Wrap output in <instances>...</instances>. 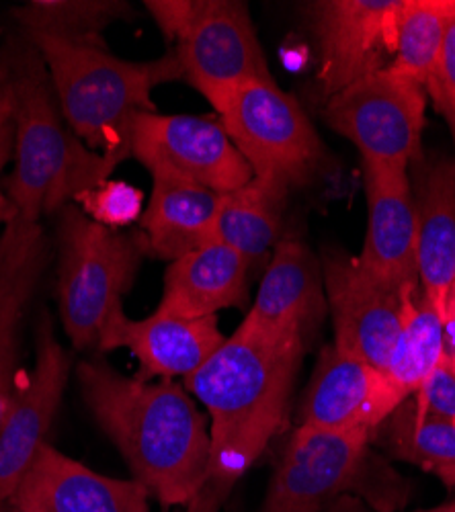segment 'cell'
<instances>
[{"label": "cell", "mask_w": 455, "mask_h": 512, "mask_svg": "<svg viewBox=\"0 0 455 512\" xmlns=\"http://www.w3.org/2000/svg\"><path fill=\"white\" fill-rule=\"evenodd\" d=\"M447 308H453L455 310V285L451 287V293H449V297H447ZM445 308V310H447Z\"/></svg>", "instance_id": "obj_38"}, {"label": "cell", "mask_w": 455, "mask_h": 512, "mask_svg": "<svg viewBox=\"0 0 455 512\" xmlns=\"http://www.w3.org/2000/svg\"><path fill=\"white\" fill-rule=\"evenodd\" d=\"M417 267L419 285L441 320L455 285V164L437 158L419 173Z\"/></svg>", "instance_id": "obj_21"}, {"label": "cell", "mask_w": 455, "mask_h": 512, "mask_svg": "<svg viewBox=\"0 0 455 512\" xmlns=\"http://www.w3.org/2000/svg\"><path fill=\"white\" fill-rule=\"evenodd\" d=\"M224 340L216 316L183 318L156 310L144 320H132L123 306H117L99 330L97 349H128L142 365V379H169L197 371L224 345Z\"/></svg>", "instance_id": "obj_15"}, {"label": "cell", "mask_w": 455, "mask_h": 512, "mask_svg": "<svg viewBox=\"0 0 455 512\" xmlns=\"http://www.w3.org/2000/svg\"><path fill=\"white\" fill-rule=\"evenodd\" d=\"M5 82V70H3V66H0V84Z\"/></svg>", "instance_id": "obj_39"}, {"label": "cell", "mask_w": 455, "mask_h": 512, "mask_svg": "<svg viewBox=\"0 0 455 512\" xmlns=\"http://www.w3.org/2000/svg\"><path fill=\"white\" fill-rule=\"evenodd\" d=\"M415 408L429 416L455 422V367L445 359L419 390Z\"/></svg>", "instance_id": "obj_29"}, {"label": "cell", "mask_w": 455, "mask_h": 512, "mask_svg": "<svg viewBox=\"0 0 455 512\" xmlns=\"http://www.w3.org/2000/svg\"><path fill=\"white\" fill-rule=\"evenodd\" d=\"M44 58L60 109L72 132L117 164L130 156L134 117L156 111L152 91L183 78L175 52L150 62L111 56L105 46L29 39Z\"/></svg>", "instance_id": "obj_4"}, {"label": "cell", "mask_w": 455, "mask_h": 512, "mask_svg": "<svg viewBox=\"0 0 455 512\" xmlns=\"http://www.w3.org/2000/svg\"><path fill=\"white\" fill-rule=\"evenodd\" d=\"M80 394L134 480L164 506H189L210 480L208 420L175 381L150 383L105 361H82Z\"/></svg>", "instance_id": "obj_2"}, {"label": "cell", "mask_w": 455, "mask_h": 512, "mask_svg": "<svg viewBox=\"0 0 455 512\" xmlns=\"http://www.w3.org/2000/svg\"><path fill=\"white\" fill-rule=\"evenodd\" d=\"M371 431H326L300 424L269 484L261 512H320L365 480Z\"/></svg>", "instance_id": "obj_10"}, {"label": "cell", "mask_w": 455, "mask_h": 512, "mask_svg": "<svg viewBox=\"0 0 455 512\" xmlns=\"http://www.w3.org/2000/svg\"><path fill=\"white\" fill-rule=\"evenodd\" d=\"M289 189L261 177L220 197L212 242L240 252L248 263H257L281 240V222Z\"/></svg>", "instance_id": "obj_23"}, {"label": "cell", "mask_w": 455, "mask_h": 512, "mask_svg": "<svg viewBox=\"0 0 455 512\" xmlns=\"http://www.w3.org/2000/svg\"><path fill=\"white\" fill-rule=\"evenodd\" d=\"M48 261L44 228L15 216L0 234V426L19 383L25 316Z\"/></svg>", "instance_id": "obj_18"}, {"label": "cell", "mask_w": 455, "mask_h": 512, "mask_svg": "<svg viewBox=\"0 0 455 512\" xmlns=\"http://www.w3.org/2000/svg\"><path fill=\"white\" fill-rule=\"evenodd\" d=\"M326 312L320 267L298 238H281L242 328L271 336H302L306 343Z\"/></svg>", "instance_id": "obj_19"}, {"label": "cell", "mask_w": 455, "mask_h": 512, "mask_svg": "<svg viewBox=\"0 0 455 512\" xmlns=\"http://www.w3.org/2000/svg\"><path fill=\"white\" fill-rule=\"evenodd\" d=\"M130 15V5L117 0H33L13 11L17 31L27 39L82 46H103V31Z\"/></svg>", "instance_id": "obj_25"}, {"label": "cell", "mask_w": 455, "mask_h": 512, "mask_svg": "<svg viewBox=\"0 0 455 512\" xmlns=\"http://www.w3.org/2000/svg\"><path fill=\"white\" fill-rule=\"evenodd\" d=\"M376 431H384L382 441L394 457L429 472L455 463V422L419 412L415 400H404Z\"/></svg>", "instance_id": "obj_26"}, {"label": "cell", "mask_w": 455, "mask_h": 512, "mask_svg": "<svg viewBox=\"0 0 455 512\" xmlns=\"http://www.w3.org/2000/svg\"><path fill=\"white\" fill-rule=\"evenodd\" d=\"M15 216H17V209H15L13 201L9 199V195L0 191V224L7 226Z\"/></svg>", "instance_id": "obj_34"}, {"label": "cell", "mask_w": 455, "mask_h": 512, "mask_svg": "<svg viewBox=\"0 0 455 512\" xmlns=\"http://www.w3.org/2000/svg\"><path fill=\"white\" fill-rule=\"evenodd\" d=\"M306 345L296 334L271 336L238 326L185 377L187 390L212 416L210 480L191 504L216 512L281 431Z\"/></svg>", "instance_id": "obj_1"}, {"label": "cell", "mask_w": 455, "mask_h": 512, "mask_svg": "<svg viewBox=\"0 0 455 512\" xmlns=\"http://www.w3.org/2000/svg\"><path fill=\"white\" fill-rule=\"evenodd\" d=\"M322 281L335 326L333 345L386 375L402 330L404 295L412 287L378 281L343 252L324 254Z\"/></svg>", "instance_id": "obj_12"}, {"label": "cell", "mask_w": 455, "mask_h": 512, "mask_svg": "<svg viewBox=\"0 0 455 512\" xmlns=\"http://www.w3.org/2000/svg\"><path fill=\"white\" fill-rule=\"evenodd\" d=\"M427 105L423 84L384 68L328 97L324 121L353 142L361 158L410 168L423 154Z\"/></svg>", "instance_id": "obj_8"}, {"label": "cell", "mask_w": 455, "mask_h": 512, "mask_svg": "<svg viewBox=\"0 0 455 512\" xmlns=\"http://www.w3.org/2000/svg\"><path fill=\"white\" fill-rule=\"evenodd\" d=\"M398 408L388 379L335 345L322 351L302 402V424L326 431L378 426Z\"/></svg>", "instance_id": "obj_16"}, {"label": "cell", "mask_w": 455, "mask_h": 512, "mask_svg": "<svg viewBox=\"0 0 455 512\" xmlns=\"http://www.w3.org/2000/svg\"><path fill=\"white\" fill-rule=\"evenodd\" d=\"M70 359L56 340L52 322L41 320L35 365L19 379L7 418L0 426V500H9L25 478L33 457L48 443L68 381Z\"/></svg>", "instance_id": "obj_13"}, {"label": "cell", "mask_w": 455, "mask_h": 512, "mask_svg": "<svg viewBox=\"0 0 455 512\" xmlns=\"http://www.w3.org/2000/svg\"><path fill=\"white\" fill-rule=\"evenodd\" d=\"M451 0H406L400 15L392 72L427 84L439 74V56Z\"/></svg>", "instance_id": "obj_27"}, {"label": "cell", "mask_w": 455, "mask_h": 512, "mask_svg": "<svg viewBox=\"0 0 455 512\" xmlns=\"http://www.w3.org/2000/svg\"><path fill=\"white\" fill-rule=\"evenodd\" d=\"M17 142V125H15V105L11 89L5 82L0 84V170L9 162Z\"/></svg>", "instance_id": "obj_30"}, {"label": "cell", "mask_w": 455, "mask_h": 512, "mask_svg": "<svg viewBox=\"0 0 455 512\" xmlns=\"http://www.w3.org/2000/svg\"><path fill=\"white\" fill-rule=\"evenodd\" d=\"M439 78L455 97V0H451V9L445 25L443 44H441Z\"/></svg>", "instance_id": "obj_31"}, {"label": "cell", "mask_w": 455, "mask_h": 512, "mask_svg": "<svg viewBox=\"0 0 455 512\" xmlns=\"http://www.w3.org/2000/svg\"><path fill=\"white\" fill-rule=\"evenodd\" d=\"M0 66L15 105V175L9 199L17 216L39 222L62 211L80 193L107 181L117 166L105 154L91 150L68 125L48 66L31 41L15 31L0 50Z\"/></svg>", "instance_id": "obj_3"}, {"label": "cell", "mask_w": 455, "mask_h": 512, "mask_svg": "<svg viewBox=\"0 0 455 512\" xmlns=\"http://www.w3.org/2000/svg\"><path fill=\"white\" fill-rule=\"evenodd\" d=\"M130 156L140 160L152 177L187 181L220 195L255 177L224 125L210 117L142 111L132 123Z\"/></svg>", "instance_id": "obj_9"}, {"label": "cell", "mask_w": 455, "mask_h": 512, "mask_svg": "<svg viewBox=\"0 0 455 512\" xmlns=\"http://www.w3.org/2000/svg\"><path fill=\"white\" fill-rule=\"evenodd\" d=\"M443 359L455 367V310L447 308L443 314Z\"/></svg>", "instance_id": "obj_33"}, {"label": "cell", "mask_w": 455, "mask_h": 512, "mask_svg": "<svg viewBox=\"0 0 455 512\" xmlns=\"http://www.w3.org/2000/svg\"><path fill=\"white\" fill-rule=\"evenodd\" d=\"M11 498L25 512H150L140 482L101 476L48 443Z\"/></svg>", "instance_id": "obj_17"}, {"label": "cell", "mask_w": 455, "mask_h": 512, "mask_svg": "<svg viewBox=\"0 0 455 512\" xmlns=\"http://www.w3.org/2000/svg\"><path fill=\"white\" fill-rule=\"evenodd\" d=\"M404 5L406 0H326L312 5L320 46L316 80L324 99L392 64Z\"/></svg>", "instance_id": "obj_11"}, {"label": "cell", "mask_w": 455, "mask_h": 512, "mask_svg": "<svg viewBox=\"0 0 455 512\" xmlns=\"http://www.w3.org/2000/svg\"><path fill=\"white\" fill-rule=\"evenodd\" d=\"M74 203H78L93 222L111 230L134 224L144 213V193L123 181H105L95 189L80 193Z\"/></svg>", "instance_id": "obj_28"}, {"label": "cell", "mask_w": 455, "mask_h": 512, "mask_svg": "<svg viewBox=\"0 0 455 512\" xmlns=\"http://www.w3.org/2000/svg\"><path fill=\"white\" fill-rule=\"evenodd\" d=\"M419 289L412 287L404 295L402 330L384 375L398 406L412 394H419L443 361L441 316Z\"/></svg>", "instance_id": "obj_24"}, {"label": "cell", "mask_w": 455, "mask_h": 512, "mask_svg": "<svg viewBox=\"0 0 455 512\" xmlns=\"http://www.w3.org/2000/svg\"><path fill=\"white\" fill-rule=\"evenodd\" d=\"M0 512H25L13 498L9 500H0Z\"/></svg>", "instance_id": "obj_36"}, {"label": "cell", "mask_w": 455, "mask_h": 512, "mask_svg": "<svg viewBox=\"0 0 455 512\" xmlns=\"http://www.w3.org/2000/svg\"><path fill=\"white\" fill-rule=\"evenodd\" d=\"M58 304L74 349L97 347L99 330L123 306L148 242L142 232H119L93 222L78 205H66L58 224Z\"/></svg>", "instance_id": "obj_6"}, {"label": "cell", "mask_w": 455, "mask_h": 512, "mask_svg": "<svg viewBox=\"0 0 455 512\" xmlns=\"http://www.w3.org/2000/svg\"><path fill=\"white\" fill-rule=\"evenodd\" d=\"M248 263L234 248L208 242L173 261L164 273L158 312L208 318L220 310L246 308Z\"/></svg>", "instance_id": "obj_20"}, {"label": "cell", "mask_w": 455, "mask_h": 512, "mask_svg": "<svg viewBox=\"0 0 455 512\" xmlns=\"http://www.w3.org/2000/svg\"><path fill=\"white\" fill-rule=\"evenodd\" d=\"M152 179V197L140 218L148 252L173 263L212 242L222 195L179 179Z\"/></svg>", "instance_id": "obj_22"}, {"label": "cell", "mask_w": 455, "mask_h": 512, "mask_svg": "<svg viewBox=\"0 0 455 512\" xmlns=\"http://www.w3.org/2000/svg\"><path fill=\"white\" fill-rule=\"evenodd\" d=\"M160 31L175 41L183 78L218 113L251 80L273 78L251 13L236 0H148Z\"/></svg>", "instance_id": "obj_5"}, {"label": "cell", "mask_w": 455, "mask_h": 512, "mask_svg": "<svg viewBox=\"0 0 455 512\" xmlns=\"http://www.w3.org/2000/svg\"><path fill=\"white\" fill-rule=\"evenodd\" d=\"M369 224L355 256L363 271L394 287H419L417 203L408 166L361 158Z\"/></svg>", "instance_id": "obj_14"}, {"label": "cell", "mask_w": 455, "mask_h": 512, "mask_svg": "<svg viewBox=\"0 0 455 512\" xmlns=\"http://www.w3.org/2000/svg\"><path fill=\"white\" fill-rule=\"evenodd\" d=\"M433 474H435V476H439V478H441V482H445L449 488H455V463L443 465V467L435 469Z\"/></svg>", "instance_id": "obj_35"}, {"label": "cell", "mask_w": 455, "mask_h": 512, "mask_svg": "<svg viewBox=\"0 0 455 512\" xmlns=\"http://www.w3.org/2000/svg\"><path fill=\"white\" fill-rule=\"evenodd\" d=\"M425 91L429 95V101L435 105V109L447 119V123L451 127V134H453V142H455V97H453V93L441 82L439 74L427 84Z\"/></svg>", "instance_id": "obj_32"}, {"label": "cell", "mask_w": 455, "mask_h": 512, "mask_svg": "<svg viewBox=\"0 0 455 512\" xmlns=\"http://www.w3.org/2000/svg\"><path fill=\"white\" fill-rule=\"evenodd\" d=\"M417 512H455V500H451L447 504H441V506H435V508H429V510H417Z\"/></svg>", "instance_id": "obj_37"}, {"label": "cell", "mask_w": 455, "mask_h": 512, "mask_svg": "<svg viewBox=\"0 0 455 512\" xmlns=\"http://www.w3.org/2000/svg\"><path fill=\"white\" fill-rule=\"evenodd\" d=\"M220 123L255 177L292 191L322 175L328 152L320 136L302 105L273 78L244 82L220 113Z\"/></svg>", "instance_id": "obj_7"}]
</instances>
